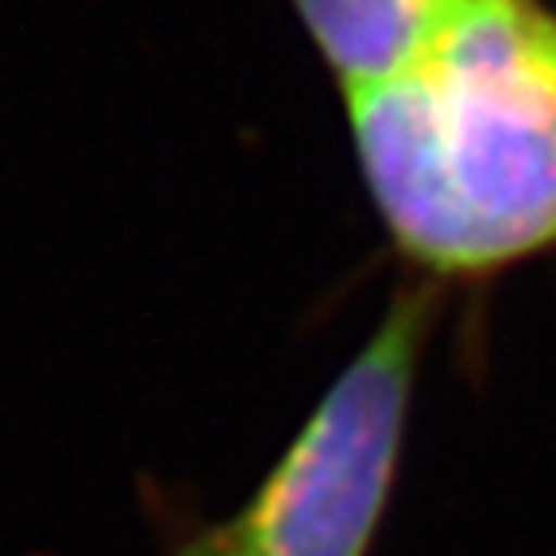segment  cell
<instances>
[{
    "instance_id": "obj_1",
    "label": "cell",
    "mask_w": 556,
    "mask_h": 556,
    "mask_svg": "<svg viewBox=\"0 0 556 556\" xmlns=\"http://www.w3.org/2000/svg\"><path fill=\"white\" fill-rule=\"evenodd\" d=\"M344 104L367 201L417 278L452 290L556 252V12L545 0H476Z\"/></svg>"
},
{
    "instance_id": "obj_2",
    "label": "cell",
    "mask_w": 556,
    "mask_h": 556,
    "mask_svg": "<svg viewBox=\"0 0 556 556\" xmlns=\"http://www.w3.org/2000/svg\"><path fill=\"white\" fill-rule=\"evenodd\" d=\"M444 298L448 287L417 275L394 290L252 498L232 518L178 526L166 556H371Z\"/></svg>"
},
{
    "instance_id": "obj_3",
    "label": "cell",
    "mask_w": 556,
    "mask_h": 556,
    "mask_svg": "<svg viewBox=\"0 0 556 556\" xmlns=\"http://www.w3.org/2000/svg\"><path fill=\"white\" fill-rule=\"evenodd\" d=\"M340 93L399 74L476 0H287Z\"/></svg>"
}]
</instances>
